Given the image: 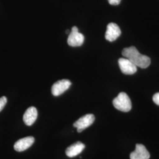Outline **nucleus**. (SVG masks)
Wrapping results in <instances>:
<instances>
[{
    "instance_id": "nucleus-7",
    "label": "nucleus",
    "mask_w": 159,
    "mask_h": 159,
    "mask_svg": "<svg viewBox=\"0 0 159 159\" xmlns=\"http://www.w3.org/2000/svg\"><path fill=\"white\" fill-rule=\"evenodd\" d=\"M121 30L117 24L111 23L108 24L107 30L105 34V38L108 41L112 42L116 40L121 35Z\"/></svg>"
},
{
    "instance_id": "nucleus-2",
    "label": "nucleus",
    "mask_w": 159,
    "mask_h": 159,
    "mask_svg": "<svg viewBox=\"0 0 159 159\" xmlns=\"http://www.w3.org/2000/svg\"><path fill=\"white\" fill-rule=\"evenodd\" d=\"M113 104L115 108L123 112H128L131 109L130 99L124 92L119 93L118 96L114 99Z\"/></svg>"
},
{
    "instance_id": "nucleus-5",
    "label": "nucleus",
    "mask_w": 159,
    "mask_h": 159,
    "mask_svg": "<svg viewBox=\"0 0 159 159\" xmlns=\"http://www.w3.org/2000/svg\"><path fill=\"white\" fill-rule=\"evenodd\" d=\"M119 65L121 72L126 75L134 74L137 70L136 66L126 58H119Z\"/></svg>"
},
{
    "instance_id": "nucleus-13",
    "label": "nucleus",
    "mask_w": 159,
    "mask_h": 159,
    "mask_svg": "<svg viewBox=\"0 0 159 159\" xmlns=\"http://www.w3.org/2000/svg\"><path fill=\"white\" fill-rule=\"evenodd\" d=\"M153 100L155 104L159 106V93H156L153 97Z\"/></svg>"
},
{
    "instance_id": "nucleus-8",
    "label": "nucleus",
    "mask_w": 159,
    "mask_h": 159,
    "mask_svg": "<svg viewBox=\"0 0 159 159\" xmlns=\"http://www.w3.org/2000/svg\"><path fill=\"white\" fill-rule=\"evenodd\" d=\"M35 141L33 137L29 136L18 140L14 145V150L17 152H23L30 148Z\"/></svg>"
},
{
    "instance_id": "nucleus-10",
    "label": "nucleus",
    "mask_w": 159,
    "mask_h": 159,
    "mask_svg": "<svg viewBox=\"0 0 159 159\" xmlns=\"http://www.w3.org/2000/svg\"><path fill=\"white\" fill-rule=\"evenodd\" d=\"M38 112L37 108L34 107H29L23 116V121L27 125H33L37 118Z\"/></svg>"
},
{
    "instance_id": "nucleus-11",
    "label": "nucleus",
    "mask_w": 159,
    "mask_h": 159,
    "mask_svg": "<svg viewBox=\"0 0 159 159\" xmlns=\"http://www.w3.org/2000/svg\"><path fill=\"white\" fill-rule=\"evenodd\" d=\"M85 148V145L80 142L75 143L66 150V154L69 157H73L81 153Z\"/></svg>"
},
{
    "instance_id": "nucleus-1",
    "label": "nucleus",
    "mask_w": 159,
    "mask_h": 159,
    "mask_svg": "<svg viewBox=\"0 0 159 159\" xmlns=\"http://www.w3.org/2000/svg\"><path fill=\"white\" fill-rule=\"evenodd\" d=\"M122 54L134 64L137 67L140 68H147L151 63L149 57L140 54L136 48L133 46L124 48L122 51Z\"/></svg>"
},
{
    "instance_id": "nucleus-12",
    "label": "nucleus",
    "mask_w": 159,
    "mask_h": 159,
    "mask_svg": "<svg viewBox=\"0 0 159 159\" xmlns=\"http://www.w3.org/2000/svg\"><path fill=\"white\" fill-rule=\"evenodd\" d=\"M7 102V99L6 97L3 96L0 98V112L2 110V109L5 107Z\"/></svg>"
},
{
    "instance_id": "nucleus-4",
    "label": "nucleus",
    "mask_w": 159,
    "mask_h": 159,
    "mask_svg": "<svg viewBox=\"0 0 159 159\" xmlns=\"http://www.w3.org/2000/svg\"><path fill=\"white\" fill-rule=\"evenodd\" d=\"M94 116L92 114H88L82 116L79 119L77 120L73 124V126L77 128L78 133H81L84 129L90 126L94 123Z\"/></svg>"
},
{
    "instance_id": "nucleus-9",
    "label": "nucleus",
    "mask_w": 159,
    "mask_h": 159,
    "mask_svg": "<svg viewBox=\"0 0 159 159\" xmlns=\"http://www.w3.org/2000/svg\"><path fill=\"white\" fill-rule=\"evenodd\" d=\"M150 157L149 152L142 144H137L135 150L130 155V159H149Z\"/></svg>"
},
{
    "instance_id": "nucleus-3",
    "label": "nucleus",
    "mask_w": 159,
    "mask_h": 159,
    "mask_svg": "<svg viewBox=\"0 0 159 159\" xmlns=\"http://www.w3.org/2000/svg\"><path fill=\"white\" fill-rule=\"evenodd\" d=\"M84 37L83 34L79 33V29L74 26L68 34L67 43L69 46L71 47H79L84 43Z\"/></svg>"
},
{
    "instance_id": "nucleus-14",
    "label": "nucleus",
    "mask_w": 159,
    "mask_h": 159,
    "mask_svg": "<svg viewBox=\"0 0 159 159\" xmlns=\"http://www.w3.org/2000/svg\"><path fill=\"white\" fill-rule=\"evenodd\" d=\"M121 0H108V2L110 5L117 6L119 5Z\"/></svg>"
},
{
    "instance_id": "nucleus-6",
    "label": "nucleus",
    "mask_w": 159,
    "mask_h": 159,
    "mask_svg": "<svg viewBox=\"0 0 159 159\" xmlns=\"http://www.w3.org/2000/svg\"><path fill=\"white\" fill-rule=\"evenodd\" d=\"M71 85V83L68 80L63 79L59 80L52 86V94L54 96H58L62 94L67 90H68Z\"/></svg>"
}]
</instances>
